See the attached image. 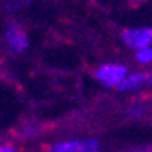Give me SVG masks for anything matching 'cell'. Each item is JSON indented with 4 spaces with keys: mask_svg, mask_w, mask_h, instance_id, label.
<instances>
[{
    "mask_svg": "<svg viewBox=\"0 0 152 152\" xmlns=\"http://www.w3.org/2000/svg\"><path fill=\"white\" fill-rule=\"evenodd\" d=\"M99 140H67V142L52 144L49 147L50 152H99Z\"/></svg>",
    "mask_w": 152,
    "mask_h": 152,
    "instance_id": "3",
    "label": "cell"
},
{
    "mask_svg": "<svg viewBox=\"0 0 152 152\" xmlns=\"http://www.w3.org/2000/svg\"><path fill=\"white\" fill-rule=\"evenodd\" d=\"M129 152H152V145H145V147H135V149H130Z\"/></svg>",
    "mask_w": 152,
    "mask_h": 152,
    "instance_id": "7",
    "label": "cell"
},
{
    "mask_svg": "<svg viewBox=\"0 0 152 152\" xmlns=\"http://www.w3.org/2000/svg\"><path fill=\"white\" fill-rule=\"evenodd\" d=\"M7 42H9L10 49L14 52H17V54H22V52L27 50L28 39L20 23H17V22L9 23V27H7Z\"/></svg>",
    "mask_w": 152,
    "mask_h": 152,
    "instance_id": "4",
    "label": "cell"
},
{
    "mask_svg": "<svg viewBox=\"0 0 152 152\" xmlns=\"http://www.w3.org/2000/svg\"><path fill=\"white\" fill-rule=\"evenodd\" d=\"M127 74V67L121 65V64H104L95 70V79L99 82H102L107 87H119L122 80L125 79Z\"/></svg>",
    "mask_w": 152,
    "mask_h": 152,
    "instance_id": "1",
    "label": "cell"
},
{
    "mask_svg": "<svg viewBox=\"0 0 152 152\" xmlns=\"http://www.w3.org/2000/svg\"><path fill=\"white\" fill-rule=\"evenodd\" d=\"M135 58H137V62L140 64H149L152 62V49H142V50H139L137 54H135Z\"/></svg>",
    "mask_w": 152,
    "mask_h": 152,
    "instance_id": "6",
    "label": "cell"
},
{
    "mask_svg": "<svg viewBox=\"0 0 152 152\" xmlns=\"http://www.w3.org/2000/svg\"><path fill=\"white\" fill-rule=\"evenodd\" d=\"M0 152H17V151H15L14 145L7 144V145H0Z\"/></svg>",
    "mask_w": 152,
    "mask_h": 152,
    "instance_id": "8",
    "label": "cell"
},
{
    "mask_svg": "<svg viewBox=\"0 0 152 152\" xmlns=\"http://www.w3.org/2000/svg\"><path fill=\"white\" fill-rule=\"evenodd\" d=\"M147 80V74H142V72H137V74H130V75H125V79L119 84L117 89L119 90H137L140 87H144Z\"/></svg>",
    "mask_w": 152,
    "mask_h": 152,
    "instance_id": "5",
    "label": "cell"
},
{
    "mask_svg": "<svg viewBox=\"0 0 152 152\" xmlns=\"http://www.w3.org/2000/svg\"><path fill=\"white\" fill-rule=\"evenodd\" d=\"M145 85L152 87V72H151V74H147V80H145Z\"/></svg>",
    "mask_w": 152,
    "mask_h": 152,
    "instance_id": "9",
    "label": "cell"
},
{
    "mask_svg": "<svg viewBox=\"0 0 152 152\" xmlns=\"http://www.w3.org/2000/svg\"><path fill=\"white\" fill-rule=\"evenodd\" d=\"M122 40L127 47L132 49H147L152 44V28L140 27V28H125L122 32Z\"/></svg>",
    "mask_w": 152,
    "mask_h": 152,
    "instance_id": "2",
    "label": "cell"
}]
</instances>
